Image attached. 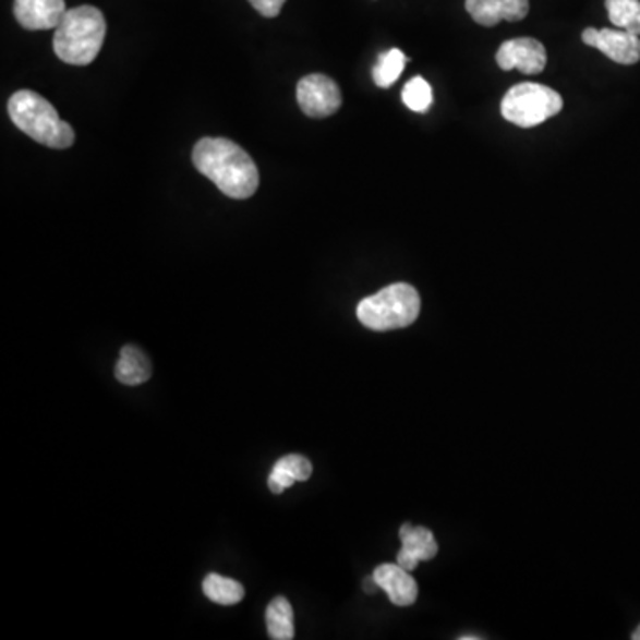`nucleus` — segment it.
<instances>
[{"mask_svg":"<svg viewBox=\"0 0 640 640\" xmlns=\"http://www.w3.org/2000/svg\"><path fill=\"white\" fill-rule=\"evenodd\" d=\"M582 41L605 53L614 63L631 67L640 61V36L628 31L588 27L582 33Z\"/></svg>","mask_w":640,"mask_h":640,"instance_id":"7","label":"nucleus"},{"mask_svg":"<svg viewBox=\"0 0 640 640\" xmlns=\"http://www.w3.org/2000/svg\"><path fill=\"white\" fill-rule=\"evenodd\" d=\"M467 11L476 24L495 27L500 22H520L529 15V0H467Z\"/></svg>","mask_w":640,"mask_h":640,"instance_id":"12","label":"nucleus"},{"mask_svg":"<svg viewBox=\"0 0 640 640\" xmlns=\"http://www.w3.org/2000/svg\"><path fill=\"white\" fill-rule=\"evenodd\" d=\"M402 100L413 112L428 111V107L433 106V89L425 79L413 77L402 89Z\"/></svg>","mask_w":640,"mask_h":640,"instance_id":"19","label":"nucleus"},{"mask_svg":"<svg viewBox=\"0 0 640 640\" xmlns=\"http://www.w3.org/2000/svg\"><path fill=\"white\" fill-rule=\"evenodd\" d=\"M197 171L213 180L222 194L233 200L253 196L261 183L258 168L250 155L225 137H205L197 141L193 152Z\"/></svg>","mask_w":640,"mask_h":640,"instance_id":"1","label":"nucleus"},{"mask_svg":"<svg viewBox=\"0 0 640 640\" xmlns=\"http://www.w3.org/2000/svg\"><path fill=\"white\" fill-rule=\"evenodd\" d=\"M400 541L402 548L397 555V564L408 571H413L419 563L431 560L438 555V543L434 540V534L425 527H413L404 523L400 527Z\"/></svg>","mask_w":640,"mask_h":640,"instance_id":"11","label":"nucleus"},{"mask_svg":"<svg viewBox=\"0 0 640 640\" xmlns=\"http://www.w3.org/2000/svg\"><path fill=\"white\" fill-rule=\"evenodd\" d=\"M107 24L95 5H79L68 10L53 34V52L73 67L92 64L106 39Z\"/></svg>","mask_w":640,"mask_h":640,"instance_id":"2","label":"nucleus"},{"mask_svg":"<svg viewBox=\"0 0 640 640\" xmlns=\"http://www.w3.org/2000/svg\"><path fill=\"white\" fill-rule=\"evenodd\" d=\"M116 379L121 385L140 386L152 377L148 357L140 347L125 346L120 352V362L116 363Z\"/></svg>","mask_w":640,"mask_h":640,"instance_id":"14","label":"nucleus"},{"mask_svg":"<svg viewBox=\"0 0 640 640\" xmlns=\"http://www.w3.org/2000/svg\"><path fill=\"white\" fill-rule=\"evenodd\" d=\"M631 639L640 640V626H639V628H637L636 631H633V636H631Z\"/></svg>","mask_w":640,"mask_h":640,"instance_id":"22","label":"nucleus"},{"mask_svg":"<svg viewBox=\"0 0 640 640\" xmlns=\"http://www.w3.org/2000/svg\"><path fill=\"white\" fill-rule=\"evenodd\" d=\"M420 295L408 283H394L358 304V321L372 331L408 328L419 318Z\"/></svg>","mask_w":640,"mask_h":640,"instance_id":"4","label":"nucleus"},{"mask_svg":"<svg viewBox=\"0 0 640 640\" xmlns=\"http://www.w3.org/2000/svg\"><path fill=\"white\" fill-rule=\"evenodd\" d=\"M372 577L397 607H410L416 602L419 583L400 564H381Z\"/></svg>","mask_w":640,"mask_h":640,"instance_id":"10","label":"nucleus"},{"mask_svg":"<svg viewBox=\"0 0 640 640\" xmlns=\"http://www.w3.org/2000/svg\"><path fill=\"white\" fill-rule=\"evenodd\" d=\"M11 121L31 140L49 148H70L75 141V132L67 121L59 118L49 100L38 93L22 89L8 101Z\"/></svg>","mask_w":640,"mask_h":640,"instance_id":"3","label":"nucleus"},{"mask_svg":"<svg viewBox=\"0 0 640 640\" xmlns=\"http://www.w3.org/2000/svg\"><path fill=\"white\" fill-rule=\"evenodd\" d=\"M13 11L24 29L49 31L58 29L68 10L64 0H15Z\"/></svg>","mask_w":640,"mask_h":640,"instance_id":"9","label":"nucleus"},{"mask_svg":"<svg viewBox=\"0 0 640 640\" xmlns=\"http://www.w3.org/2000/svg\"><path fill=\"white\" fill-rule=\"evenodd\" d=\"M285 2L287 0H250V4L262 16H265V19H275V16H278L281 13V8H283Z\"/></svg>","mask_w":640,"mask_h":640,"instance_id":"20","label":"nucleus"},{"mask_svg":"<svg viewBox=\"0 0 640 640\" xmlns=\"http://www.w3.org/2000/svg\"><path fill=\"white\" fill-rule=\"evenodd\" d=\"M406 63H408V58H406L402 50L391 49L388 52L381 53L377 64L374 67V72H372L374 83L383 87V89L394 86L399 81L402 72H404Z\"/></svg>","mask_w":640,"mask_h":640,"instance_id":"18","label":"nucleus"},{"mask_svg":"<svg viewBox=\"0 0 640 640\" xmlns=\"http://www.w3.org/2000/svg\"><path fill=\"white\" fill-rule=\"evenodd\" d=\"M312 472L313 467L309 459L304 458V456H299V454H290V456H285V458L276 462L273 472H270L269 481H267V486L275 495H281L294 482L309 481Z\"/></svg>","mask_w":640,"mask_h":640,"instance_id":"13","label":"nucleus"},{"mask_svg":"<svg viewBox=\"0 0 640 640\" xmlns=\"http://www.w3.org/2000/svg\"><path fill=\"white\" fill-rule=\"evenodd\" d=\"M298 104L310 118H328L342 106V93L328 75L312 73L299 81Z\"/></svg>","mask_w":640,"mask_h":640,"instance_id":"6","label":"nucleus"},{"mask_svg":"<svg viewBox=\"0 0 640 640\" xmlns=\"http://www.w3.org/2000/svg\"><path fill=\"white\" fill-rule=\"evenodd\" d=\"M563 97L543 84L521 83L502 100V116L512 125L532 129L563 111Z\"/></svg>","mask_w":640,"mask_h":640,"instance_id":"5","label":"nucleus"},{"mask_svg":"<svg viewBox=\"0 0 640 640\" xmlns=\"http://www.w3.org/2000/svg\"><path fill=\"white\" fill-rule=\"evenodd\" d=\"M479 639H481V637H479V636H462V637H459V640H479Z\"/></svg>","mask_w":640,"mask_h":640,"instance_id":"21","label":"nucleus"},{"mask_svg":"<svg viewBox=\"0 0 640 640\" xmlns=\"http://www.w3.org/2000/svg\"><path fill=\"white\" fill-rule=\"evenodd\" d=\"M605 8L617 29L640 36V0H605Z\"/></svg>","mask_w":640,"mask_h":640,"instance_id":"17","label":"nucleus"},{"mask_svg":"<svg viewBox=\"0 0 640 640\" xmlns=\"http://www.w3.org/2000/svg\"><path fill=\"white\" fill-rule=\"evenodd\" d=\"M203 592L217 605H237L244 597V588L237 580L210 573L203 580Z\"/></svg>","mask_w":640,"mask_h":640,"instance_id":"16","label":"nucleus"},{"mask_svg":"<svg viewBox=\"0 0 640 640\" xmlns=\"http://www.w3.org/2000/svg\"><path fill=\"white\" fill-rule=\"evenodd\" d=\"M265 623H267V633L270 639H294V611L287 597L278 596L269 603L265 612Z\"/></svg>","mask_w":640,"mask_h":640,"instance_id":"15","label":"nucleus"},{"mask_svg":"<svg viewBox=\"0 0 640 640\" xmlns=\"http://www.w3.org/2000/svg\"><path fill=\"white\" fill-rule=\"evenodd\" d=\"M546 49L534 38H515L502 44L496 52V63L502 70H520L527 75H538L546 67Z\"/></svg>","mask_w":640,"mask_h":640,"instance_id":"8","label":"nucleus"}]
</instances>
